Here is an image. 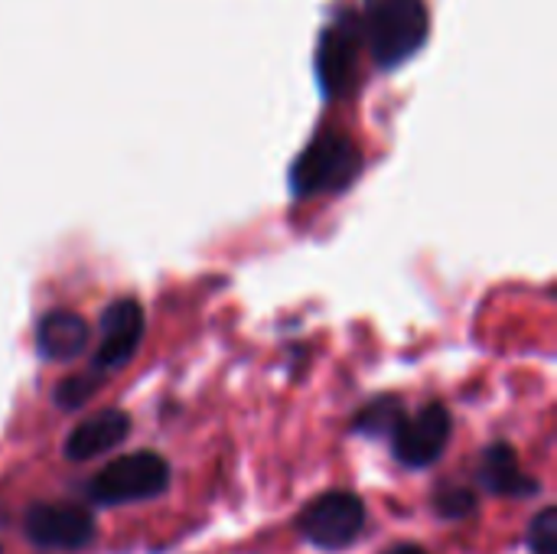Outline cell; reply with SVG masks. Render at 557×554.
<instances>
[{
  "instance_id": "6da1fadb",
  "label": "cell",
  "mask_w": 557,
  "mask_h": 554,
  "mask_svg": "<svg viewBox=\"0 0 557 554\" xmlns=\"http://www.w3.org/2000/svg\"><path fill=\"white\" fill-rule=\"evenodd\" d=\"M352 16L359 39L382 65L408 59L431 29L424 0H362Z\"/></svg>"
},
{
  "instance_id": "8fae6325",
  "label": "cell",
  "mask_w": 557,
  "mask_h": 554,
  "mask_svg": "<svg viewBox=\"0 0 557 554\" xmlns=\"http://www.w3.org/2000/svg\"><path fill=\"white\" fill-rule=\"evenodd\" d=\"M480 480L486 483L490 493H499V496H532V493H539V483L529 480L519 470V457H516V451L509 444H493L483 454Z\"/></svg>"
},
{
  "instance_id": "5bb4252c",
  "label": "cell",
  "mask_w": 557,
  "mask_h": 554,
  "mask_svg": "<svg viewBox=\"0 0 557 554\" xmlns=\"http://www.w3.org/2000/svg\"><path fill=\"white\" fill-rule=\"evenodd\" d=\"M95 389H98L95 379H88V376H69V379H62L55 385V405L59 408H82L91 398Z\"/></svg>"
},
{
  "instance_id": "9a60e30c",
  "label": "cell",
  "mask_w": 557,
  "mask_h": 554,
  "mask_svg": "<svg viewBox=\"0 0 557 554\" xmlns=\"http://www.w3.org/2000/svg\"><path fill=\"white\" fill-rule=\"evenodd\" d=\"M476 509V496L470 490H441L437 493V513L444 519H463Z\"/></svg>"
},
{
  "instance_id": "277c9868",
  "label": "cell",
  "mask_w": 557,
  "mask_h": 554,
  "mask_svg": "<svg viewBox=\"0 0 557 554\" xmlns=\"http://www.w3.org/2000/svg\"><path fill=\"white\" fill-rule=\"evenodd\" d=\"M297 526L310 545L323 552H343L362 535L366 506L356 493H323L300 513Z\"/></svg>"
},
{
  "instance_id": "5b68a950",
  "label": "cell",
  "mask_w": 557,
  "mask_h": 554,
  "mask_svg": "<svg viewBox=\"0 0 557 554\" xmlns=\"http://www.w3.org/2000/svg\"><path fill=\"white\" fill-rule=\"evenodd\" d=\"M26 539L46 552H78L95 539V522L88 509L75 503H36L23 519Z\"/></svg>"
},
{
  "instance_id": "3957f363",
  "label": "cell",
  "mask_w": 557,
  "mask_h": 554,
  "mask_svg": "<svg viewBox=\"0 0 557 554\" xmlns=\"http://www.w3.org/2000/svg\"><path fill=\"white\" fill-rule=\"evenodd\" d=\"M170 487V467L160 454L140 451L111 460L88 487V496L101 506H124L153 500Z\"/></svg>"
},
{
  "instance_id": "7c38bea8",
  "label": "cell",
  "mask_w": 557,
  "mask_h": 554,
  "mask_svg": "<svg viewBox=\"0 0 557 554\" xmlns=\"http://www.w3.org/2000/svg\"><path fill=\"white\" fill-rule=\"evenodd\" d=\"M405 421V405L395 395L375 398L352 424L356 434H369V438H382V434H395L398 424Z\"/></svg>"
},
{
  "instance_id": "52a82bcc",
  "label": "cell",
  "mask_w": 557,
  "mask_h": 554,
  "mask_svg": "<svg viewBox=\"0 0 557 554\" xmlns=\"http://www.w3.org/2000/svg\"><path fill=\"white\" fill-rule=\"evenodd\" d=\"M450 431V411L444 405H428L414 418H405L398 424V431L392 434V451L405 467H431L444 454Z\"/></svg>"
},
{
  "instance_id": "9c48e42d",
  "label": "cell",
  "mask_w": 557,
  "mask_h": 554,
  "mask_svg": "<svg viewBox=\"0 0 557 554\" xmlns=\"http://www.w3.org/2000/svg\"><path fill=\"white\" fill-rule=\"evenodd\" d=\"M131 434V418L117 408L108 411H95L88 421H82L69 441H65V457L69 460H91L101 457L114 447H121Z\"/></svg>"
},
{
  "instance_id": "ba28073f",
  "label": "cell",
  "mask_w": 557,
  "mask_h": 554,
  "mask_svg": "<svg viewBox=\"0 0 557 554\" xmlns=\"http://www.w3.org/2000/svg\"><path fill=\"white\" fill-rule=\"evenodd\" d=\"M140 336H144V310L137 300L124 297V300H114L104 317H101V343H98V369H121L134 359L137 346H140Z\"/></svg>"
},
{
  "instance_id": "2e32d148",
  "label": "cell",
  "mask_w": 557,
  "mask_h": 554,
  "mask_svg": "<svg viewBox=\"0 0 557 554\" xmlns=\"http://www.w3.org/2000/svg\"><path fill=\"white\" fill-rule=\"evenodd\" d=\"M388 554H428L421 545H398V549H392Z\"/></svg>"
},
{
  "instance_id": "8992f818",
  "label": "cell",
  "mask_w": 557,
  "mask_h": 554,
  "mask_svg": "<svg viewBox=\"0 0 557 554\" xmlns=\"http://www.w3.org/2000/svg\"><path fill=\"white\" fill-rule=\"evenodd\" d=\"M359 52H362V39H359L352 10L333 16V20L320 29L313 62H317L320 85H323L330 95H339V91H346V88L356 82Z\"/></svg>"
},
{
  "instance_id": "4fadbf2b",
  "label": "cell",
  "mask_w": 557,
  "mask_h": 554,
  "mask_svg": "<svg viewBox=\"0 0 557 554\" xmlns=\"http://www.w3.org/2000/svg\"><path fill=\"white\" fill-rule=\"evenodd\" d=\"M529 552L557 554V513L548 506L529 526Z\"/></svg>"
},
{
  "instance_id": "30bf717a",
  "label": "cell",
  "mask_w": 557,
  "mask_h": 554,
  "mask_svg": "<svg viewBox=\"0 0 557 554\" xmlns=\"http://www.w3.org/2000/svg\"><path fill=\"white\" fill-rule=\"evenodd\" d=\"M88 343V323L72 310H49L36 327V346L46 359L69 362Z\"/></svg>"
},
{
  "instance_id": "7a4b0ae2",
  "label": "cell",
  "mask_w": 557,
  "mask_h": 554,
  "mask_svg": "<svg viewBox=\"0 0 557 554\" xmlns=\"http://www.w3.org/2000/svg\"><path fill=\"white\" fill-rule=\"evenodd\" d=\"M362 170L359 144L343 131H320L297 153L290 167V186L297 196L310 193H336L349 186Z\"/></svg>"
}]
</instances>
